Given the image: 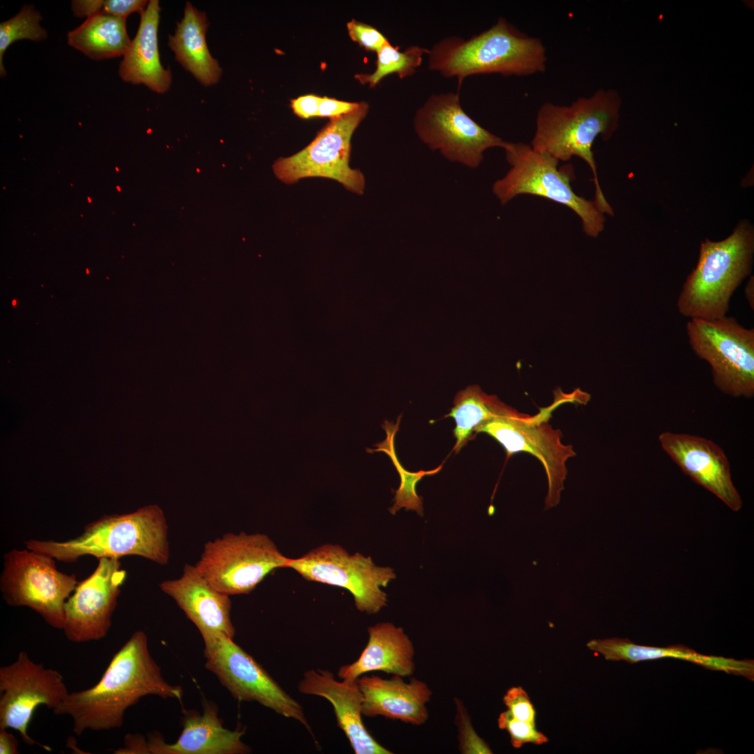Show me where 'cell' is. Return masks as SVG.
<instances>
[{
  "mask_svg": "<svg viewBox=\"0 0 754 754\" xmlns=\"http://www.w3.org/2000/svg\"><path fill=\"white\" fill-rule=\"evenodd\" d=\"M149 695L181 700L183 690L165 680L150 654L147 635L137 630L114 654L96 685L69 693L52 711L71 716L73 731L80 736L88 730L121 727L126 709Z\"/></svg>",
  "mask_w": 754,
  "mask_h": 754,
  "instance_id": "6da1fadb",
  "label": "cell"
},
{
  "mask_svg": "<svg viewBox=\"0 0 754 754\" xmlns=\"http://www.w3.org/2000/svg\"><path fill=\"white\" fill-rule=\"evenodd\" d=\"M621 100L612 89H599L589 97H580L570 105L550 102L538 110L535 131L531 147L559 161L573 156L584 160L593 175L595 203L602 212L614 215L601 190L592 147L597 137L609 139L618 126Z\"/></svg>",
  "mask_w": 754,
  "mask_h": 754,
  "instance_id": "7a4b0ae2",
  "label": "cell"
},
{
  "mask_svg": "<svg viewBox=\"0 0 754 754\" xmlns=\"http://www.w3.org/2000/svg\"><path fill=\"white\" fill-rule=\"evenodd\" d=\"M427 55L429 68L456 77L459 89L473 75L527 76L544 72L547 63L542 40L521 32L503 17L468 39L445 37Z\"/></svg>",
  "mask_w": 754,
  "mask_h": 754,
  "instance_id": "3957f363",
  "label": "cell"
},
{
  "mask_svg": "<svg viewBox=\"0 0 754 754\" xmlns=\"http://www.w3.org/2000/svg\"><path fill=\"white\" fill-rule=\"evenodd\" d=\"M24 544L64 563L87 555L98 559L133 555L164 566L170 556L166 519L156 505L128 514L104 515L87 524L81 535L66 541L29 540Z\"/></svg>",
  "mask_w": 754,
  "mask_h": 754,
  "instance_id": "277c9868",
  "label": "cell"
},
{
  "mask_svg": "<svg viewBox=\"0 0 754 754\" xmlns=\"http://www.w3.org/2000/svg\"><path fill=\"white\" fill-rule=\"evenodd\" d=\"M754 253V231L741 221L727 238L700 244L696 267L678 296L679 313L689 319L714 320L727 316L731 297L750 275Z\"/></svg>",
  "mask_w": 754,
  "mask_h": 754,
  "instance_id": "5b68a950",
  "label": "cell"
},
{
  "mask_svg": "<svg viewBox=\"0 0 754 754\" xmlns=\"http://www.w3.org/2000/svg\"><path fill=\"white\" fill-rule=\"evenodd\" d=\"M503 149L510 168L492 186L502 205L519 195L543 197L572 210L581 219L587 235L595 237L603 230V213L593 202L573 191L570 184L573 176L566 168H558L559 161L523 142H507Z\"/></svg>",
  "mask_w": 754,
  "mask_h": 754,
  "instance_id": "8992f818",
  "label": "cell"
},
{
  "mask_svg": "<svg viewBox=\"0 0 754 754\" xmlns=\"http://www.w3.org/2000/svg\"><path fill=\"white\" fill-rule=\"evenodd\" d=\"M580 396L561 392L559 399H556L549 407L542 408L535 415L522 413L515 409L491 418L475 431V433H486L495 438L509 454L524 452L540 460L548 482L545 510L559 504L567 475L566 462L576 454L571 445L562 443L561 431L554 429L549 420L556 407L567 401L577 400Z\"/></svg>",
  "mask_w": 754,
  "mask_h": 754,
  "instance_id": "52a82bcc",
  "label": "cell"
},
{
  "mask_svg": "<svg viewBox=\"0 0 754 754\" xmlns=\"http://www.w3.org/2000/svg\"><path fill=\"white\" fill-rule=\"evenodd\" d=\"M689 345L710 366L712 380L734 398L754 396V329L725 316L714 320L689 319Z\"/></svg>",
  "mask_w": 754,
  "mask_h": 754,
  "instance_id": "ba28073f",
  "label": "cell"
},
{
  "mask_svg": "<svg viewBox=\"0 0 754 754\" xmlns=\"http://www.w3.org/2000/svg\"><path fill=\"white\" fill-rule=\"evenodd\" d=\"M285 556L265 534L228 533L207 542L195 565L219 591L248 594L272 570L286 568Z\"/></svg>",
  "mask_w": 754,
  "mask_h": 754,
  "instance_id": "9c48e42d",
  "label": "cell"
},
{
  "mask_svg": "<svg viewBox=\"0 0 754 754\" xmlns=\"http://www.w3.org/2000/svg\"><path fill=\"white\" fill-rule=\"evenodd\" d=\"M47 554L13 549L3 555L0 590L6 604L28 607L51 627L62 630L64 605L78 582L75 574L60 572Z\"/></svg>",
  "mask_w": 754,
  "mask_h": 754,
  "instance_id": "30bf717a",
  "label": "cell"
},
{
  "mask_svg": "<svg viewBox=\"0 0 754 754\" xmlns=\"http://www.w3.org/2000/svg\"><path fill=\"white\" fill-rule=\"evenodd\" d=\"M413 128L429 149L471 168L480 165L487 149L507 143L466 113L459 91L431 95L416 111Z\"/></svg>",
  "mask_w": 754,
  "mask_h": 754,
  "instance_id": "8fae6325",
  "label": "cell"
},
{
  "mask_svg": "<svg viewBox=\"0 0 754 754\" xmlns=\"http://www.w3.org/2000/svg\"><path fill=\"white\" fill-rule=\"evenodd\" d=\"M368 111L369 104L360 102L354 111L330 119L306 147L274 162L276 176L290 184L308 177L332 179L354 193L363 194L364 175L360 170L351 168L349 161L352 135Z\"/></svg>",
  "mask_w": 754,
  "mask_h": 754,
  "instance_id": "7c38bea8",
  "label": "cell"
},
{
  "mask_svg": "<svg viewBox=\"0 0 754 754\" xmlns=\"http://www.w3.org/2000/svg\"><path fill=\"white\" fill-rule=\"evenodd\" d=\"M205 667L232 697L256 702L276 714L302 723L311 733L300 704L288 694L233 638L223 634L202 637Z\"/></svg>",
  "mask_w": 754,
  "mask_h": 754,
  "instance_id": "4fadbf2b",
  "label": "cell"
},
{
  "mask_svg": "<svg viewBox=\"0 0 754 754\" xmlns=\"http://www.w3.org/2000/svg\"><path fill=\"white\" fill-rule=\"evenodd\" d=\"M286 568L294 570L308 581L348 590L357 609L372 614L387 605L386 587L395 579L392 568L376 566L370 556L349 554L337 544L326 543L304 555L289 559Z\"/></svg>",
  "mask_w": 754,
  "mask_h": 754,
  "instance_id": "5bb4252c",
  "label": "cell"
},
{
  "mask_svg": "<svg viewBox=\"0 0 754 754\" xmlns=\"http://www.w3.org/2000/svg\"><path fill=\"white\" fill-rule=\"evenodd\" d=\"M62 675L34 663L25 651L0 668V727L17 731L24 743L38 744L27 732L36 709H54L68 695Z\"/></svg>",
  "mask_w": 754,
  "mask_h": 754,
  "instance_id": "9a60e30c",
  "label": "cell"
},
{
  "mask_svg": "<svg viewBox=\"0 0 754 754\" xmlns=\"http://www.w3.org/2000/svg\"><path fill=\"white\" fill-rule=\"evenodd\" d=\"M94 572L78 582L64 605L63 631L76 643L97 641L108 634L126 577L119 559L101 558Z\"/></svg>",
  "mask_w": 754,
  "mask_h": 754,
  "instance_id": "2e32d148",
  "label": "cell"
},
{
  "mask_svg": "<svg viewBox=\"0 0 754 754\" xmlns=\"http://www.w3.org/2000/svg\"><path fill=\"white\" fill-rule=\"evenodd\" d=\"M662 449L695 482L720 499L729 508L742 507L723 450L713 441L686 434L664 431L658 436Z\"/></svg>",
  "mask_w": 754,
  "mask_h": 754,
  "instance_id": "e0dca14e",
  "label": "cell"
},
{
  "mask_svg": "<svg viewBox=\"0 0 754 754\" xmlns=\"http://www.w3.org/2000/svg\"><path fill=\"white\" fill-rule=\"evenodd\" d=\"M302 694L326 699L334 708L338 727L342 730L355 754H391L368 732L362 720L363 695L355 680L335 679L329 670L311 669L297 685Z\"/></svg>",
  "mask_w": 754,
  "mask_h": 754,
  "instance_id": "ac0fdd59",
  "label": "cell"
},
{
  "mask_svg": "<svg viewBox=\"0 0 754 754\" xmlns=\"http://www.w3.org/2000/svg\"><path fill=\"white\" fill-rule=\"evenodd\" d=\"M159 587L176 602L202 637L223 634L234 637L229 596L213 587L195 566L186 564L180 577L165 580Z\"/></svg>",
  "mask_w": 754,
  "mask_h": 754,
  "instance_id": "d6986e66",
  "label": "cell"
},
{
  "mask_svg": "<svg viewBox=\"0 0 754 754\" xmlns=\"http://www.w3.org/2000/svg\"><path fill=\"white\" fill-rule=\"evenodd\" d=\"M358 683L363 695L364 716H380L414 725L428 720L427 704L432 691L425 682L412 678L406 683L398 675L384 679L372 674L359 677Z\"/></svg>",
  "mask_w": 754,
  "mask_h": 754,
  "instance_id": "ffe728a7",
  "label": "cell"
},
{
  "mask_svg": "<svg viewBox=\"0 0 754 754\" xmlns=\"http://www.w3.org/2000/svg\"><path fill=\"white\" fill-rule=\"evenodd\" d=\"M244 730H230L223 726L217 708L204 706L202 714L189 713L183 720V730L177 741L165 743L158 733L149 735V754H246L251 748L242 741Z\"/></svg>",
  "mask_w": 754,
  "mask_h": 754,
  "instance_id": "44dd1931",
  "label": "cell"
},
{
  "mask_svg": "<svg viewBox=\"0 0 754 754\" xmlns=\"http://www.w3.org/2000/svg\"><path fill=\"white\" fill-rule=\"evenodd\" d=\"M367 631L368 642L359 658L339 668L340 679L355 680L374 671L402 677L414 673V645L401 627L382 622L369 626Z\"/></svg>",
  "mask_w": 754,
  "mask_h": 754,
  "instance_id": "7402d4cb",
  "label": "cell"
},
{
  "mask_svg": "<svg viewBox=\"0 0 754 754\" xmlns=\"http://www.w3.org/2000/svg\"><path fill=\"white\" fill-rule=\"evenodd\" d=\"M161 7L158 0H150L141 13L137 33L123 56L119 68L121 80L133 84H144L151 91L166 92L172 82L170 69L160 60L158 29Z\"/></svg>",
  "mask_w": 754,
  "mask_h": 754,
  "instance_id": "603a6c76",
  "label": "cell"
},
{
  "mask_svg": "<svg viewBox=\"0 0 754 754\" xmlns=\"http://www.w3.org/2000/svg\"><path fill=\"white\" fill-rule=\"evenodd\" d=\"M591 651L601 654L611 661L623 660L629 663L671 658L691 662L704 668L725 673L754 678V663L751 660H736L723 656H708L677 644L667 647H654L637 644L627 638L593 639L586 644Z\"/></svg>",
  "mask_w": 754,
  "mask_h": 754,
  "instance_id": "cb8c5ba5",
  "label": "cell"
},
{
  "mask_svg": "<svg viewBox=\"0 0 754 754\" xmlns=\"http://www.w3.org/2000/svg\"><path fill=\"white\" fill-rule=\"evenodd\" d=\"M208 26L206 14L186 2L182 19L177 23L175 34L168 37L175 59L205 87L216 84L222 74L207 47Z\"/></svg>",
  "mask_w": 754,
  "mask_h": 754,
  "instance_id": "d4e9b609",
  "label": "cell"
},
{
  "mask_svg": "<svg viewBox=\"0 0 754 754\" xmlns=\"http://www.w3.org/2000/svg\"><path fill=\"white\" fill-rule=\"evenodd\" d=\"M67 42L89 58L103 60L124 56L131 40L127 33L126 19L96 14L69 31Z\"/></svg>",
  "mask_w": 754,
  "mask_h": 754,
  "instance_id": "484cf974",
  "label": "cell"
},
{
  "mask_svg": "<svg viewBox=\"0 0 754 754\" xmlns=\"http://www.w3.org/2000/svg\"><path fill=\"white\" fill-rule=\"evenodd\" d=\"M515 409L489 395L477 385H470L459 391L454 399V406L445 417H452L456 422L454 435L456 443L453 451L458 452L473 436L476 428L491 418L508 413Z\"/></svg>",
  "mask_w": 754,
  "mask_h": 754,
  "instance_id": "4316f807",
  "label": "cell"
},
{
  "mask_svg": "<svg viewBox=\"0 0 754 754\" xmlns=\"http://www.w3.org/2000/svg\"><path fill=\"white\" fill-rule=\"evenodd\" d=\"M400 417L401 416L399 417L397 422L394 424L392 422L385 421L382 427L386 432V438L383 442L375 444V446L377 447L376 449H367V450L369 452H383L386 453L390 457L399 474L401 484L395 491L394 503L389 509L390 512L392 515H395L401 508H405L406 510H415L420 516H422V498L416 493V484L423 477L434 475L439 472L443 465L441 464L430 471L420 470L417 472H409L401 466L397 459L394 445V436L399 429Z\"/></svg>",
  "mask_w": 754,
  "mask_h": 754,
  "instance_id": "83f0119b",
  "label": "cell"
},
{
  "mask_svg": "<svg viewBox=\"0 0 754 754\" xmlns=\"http://www.w3.org/2000/svg\"><path fill=\"white\" fill-rule=\"evenodd\" d=\"M429 50L412 45L404 51H399L398 47L392 46L390 43L384 45L377 52L376 69L372 73H361L355 77L362 84L375 87L385 76L397 73L400 79L413 75L422 61L424 54H428Z\"/></svg>",
  "mask_w": 754,
  "mask_h": 754,
  "instance_id": "f1b7e54d",
  "label": "cell"
},
{
  "mask_svg": "<svg viewBox=\"0 0 754 754\" xmlns=\"http://www.w3.org/2000/svg\"><path fill=\"white\" fill-rule=\"evenodd\" d=\"M40 13L31 4H25L12 18L0 24V75H6L3 57L6 49L14 42L28 39L34 42L47 38L46 30L40 22Z\"/></svg>",
  "mask_w": 754,
  "mask_h": 754,
  "instance_id": "f546056e",
  "label": "cell"
},
{
  "mask_svg": "<svg viewBox=\"0 0 754 754\" xmlns=\"http://www.w3.org/2000/svg\"><path fill=\"white\" fill-rule=\"evenodd\" d=\"M148 3L146 0H74L71 9L79 17L108 14L126 20L133 13H142Z\"/></svg>",
  "mask_w": 754,
  "mask_h": 754,
  "instance_id": "4dcf8cb0",
  "label": "cell"
},
{
  "mask_svg": "<svg viewBox=\"0 0 754 754\" xmlns=\"http://www.w3.org/2000/svg\"><path fill=\"white\" fill-rule=\"evenodd\" d=\"M498 726L508 732L511 744L515 748H521L526 743L540 745L549 741L543 733L537 730L535 723L516 718L508 709L500 714Z\"/></svg>",
  "mask_w": 754,
  "mask_h": 754,
  "instance_id": "1f68e13d",
  "label": "cell"
},
{
  "mask_svg": "<svg viewBox=\"0 0 754 754\" xmlns=\"http://www.w3.org/2000/svg\"><path fill=\"white\" fill-rule=\"evenodd\" d=\"M457 714L455 718L458 731L459 748L461 753H492L489 745L480 738L473 729L470 716L462 702L455 699Z\"/></svg>",
  "mask_w": 754,
  "mask_h": 754,
  "instance_id": "d6a6232c",
  "label": "cell"
},
{
  "mask_svg": "<svg viewBox=\"0 0 754 754\" xmlns=\"http://www.w3.org/2000/svg\"><path fill=\"white\" fill-rule=\"evenodd\" d=\"M346 27L350 38L367 51L377 53L390 43L377 29L364 22L352 20L347 23Z\"/></svg>",
  "mask_w": 754,
  "mask_h": 754,
  "instance_id": "836d02e7",
  "label": "cell"
},
{
  "mask_svg": "<svg viewBox=\"0 0 754 754\" xmlns=\"http://www.w3.org/2000/svg\"><path fill=\"white\" fill-rule=\"evenodd\" d=\"M503 703L516 718L535 723L536 711L527 693L521 686L509 688L503 698Z\"/></svg>",
  "mask_w": 754,
  "mask_h": 754,
  "instance_id": "e575fe53",
  "label": "cell"
},
{
  "mask_svg": "<svg viewBox=\"0 0 754 754\" xmlns=\"http://www.w3.org/2000/svg\"><path fill=\"white\" fill-rule=\"evenodd\" d=\"M360 103L339 101L329 97H322L318 108V117L330 119L347 114L356 110Z\"/></svg>",
  "mask_w": 754,
  "mask_h": 754,
  "instance_id": "d590c367",
  "label": "cell"
},
{
  "mask_svg": "<svg viewBox=\"0 0 754 754\" xmlns=\"http://www.w3.org/2000/svg\"><path fill=\"white\" fill-rule=\"evenodd\" d=\"M321 98L314 94L301 96L292 99L290 106L294 113L302 119L317 117Z\"/></svg>",
  "mask_w": 754,
  "mask_h": 754,
  "instance_id": "8d00e7d4",
  "label": "cell"
},
{
  "mask_svg": "<svg viewBox=\"0 0 754 754\" xmlns=\"http://www.w3.org/2000/svg\"><path fill=\"white\" fill-rule=\"evenodd\" d=\"M114 753L148 754L147 741L140 734H128L125 737L124 746L116 750Z\"/></svg>",
  "mask_w": 754,
  "mask_h": 754,
  "instance_id": "74e56055",
  "label": "cell"
},
{
  "mask_svg": "<svg viewBox=\"0 0 754 754\" xmlns=\"http://www.w3.org/2000/svg\"><path fill=\"white\" fill-rule=\"evenodd\" d=\"M18 746L16 737L6 728L0 727V754H18Z\"/></svg>",
  "mask_w": 754,
  "mask_h": 754,
  "instance_id": "f35d334b",
  "label": "cell"
},
{
  "mask_svg": "<svg viewBox=\"0 0 754 754\" xmlns=\"http://www.w3.org/2000/svg\"><path fill=\"white\" fill-rule=\"evenodd\" d=\"M744 295L750 307L754 309V278L751 276L748 280L745 288Z\"/></svg>",
  "mask_w": 754,
  "mask_h": 754,
  "instance_id": "ab89813d",
  "label": "cell"
},
{
  "mask_svg": "<svg viewBox=\"0 0 754 754\" xmlns=\"http://www.w3.org/2000/svg\"><path fill=\"white\" fill-rule=\"evenodd\" d=\"M87 199H88L89 202L91 203V200L90 198L88 197Z\"/></svg>",
  "mask_w": 754,
  "mask_h": 754,
  "instance_id": "60d3db41",
  "label": "cell"
},
{
  "mask_svg": "<svg viewBox=\"0 0 754 754\" xmlns=\"http://www.w3.org/2000/svg\"><path fill=\"white\" fill-rule=\"evenodd\" d=\"M15 304H16V301H15V300H13V305H15Z\"/></svg>",
  "mask_w": 754,
  "mask_h": 754,
  "instance_id": "b9f144b4",
  "label": "cell"
},
{
  "mask_svg": "<svg viewBox=\"0 0 754 754\" xmlns=\"http://www.w3.org/2000/svg\"><path fill=\"white\" fill-rule=\"evenodd\" d=\"M117 188L119 191H121V188H119V186H117Z\"/></svg>",
  "mask_w": 754,
  "mask_h": 754,
  "instance_id": "7bdbcfd3",
  "label": "cell"
},
{
  "mask_svg": "<svg viewBox=\"0 0 754 754\" xmlns=\"http://www.w3.org/2000/svg\"><path fill=\"white\" fill-rule=\"evenodd\" d=\"M116 170H117V171H119V169L117 168H116Z\"/></svg>",
  "mask_w": 754,
  "mask_h": 754,
  "instance_id": "ee69618b",
  "label": "cell"
}]
</instances>
